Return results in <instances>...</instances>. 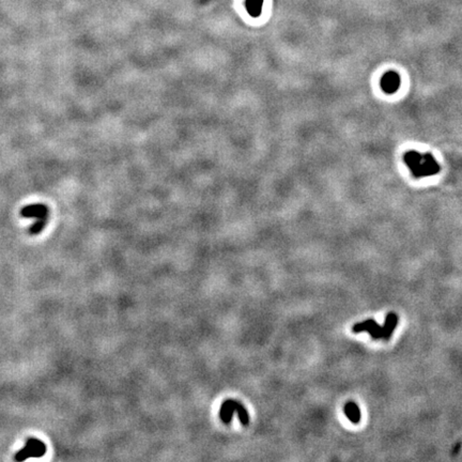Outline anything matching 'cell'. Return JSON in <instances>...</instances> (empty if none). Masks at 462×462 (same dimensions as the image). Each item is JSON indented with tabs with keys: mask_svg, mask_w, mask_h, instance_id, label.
I'll return each mask as SVG.
<instances>
[{
	"mask_svg": "<svg viewBox=\"0 0 462 462\" xmlns=\"http://www.w3.org/2000/svg\"><path fill=\"white\" fill-rule=\"evenodd\" d=\"M263 5V0H246V9L248 13L257 17L261 13V9Z\"/></svg>",
	"mask_w": 462,
	"mask_h": 462,
	"instance_id": "cell-10",
	"label": "cell"
},
{
	"mask_svg": "<svg viewBox=\"0 0 462 462\" xmlns=\"http://www.w3.org/2000/svg\"><path fill=\"white\" fill-rule=\"evenodd\" d=\"M381 88L382 90L388 93V94H393L395 92H397L400 87V76L398 73L394 72V71H389L385 73L380 82Z\"/></svg>",
	"mask_w": 462,
	"mask_h": 462,
	"instance_id": "cell-4",
	"label": "cell"
},
{
	"mask_svg": "<svg viewBox=\"0 0 462 462\" xmlns=\"http://www.w3.org/2000/svg\"><path fill=\"white\" fill-rule=\"evenodd\" d=\"M45 452H46V445L44 444V443L41 442L40 440L30 438L27 440L25 447L17 452L14 459L16 461H23L30 457L40 458L45 455Z\"/></svg>",
	"mask_w": 462,
	"mask_h": 462,
	"instance_id": "cell-2",
	"label": "cell"
},
{
	"mask_svg": "<svg viewBox=\"0 0 462 462\" xmlns=\"http://www.w3.org/2000/svg\"><path fill=\"white\" fill-rule=\"evenodd\" d=\"M397 324H398V316H397V314H395V313L388 314L387 318H385L384 324L382 326L383 339L384 340H389L391 338L395 329L397 327Z\"/></svg>",
	"mask_w": 462,
	"mask_h": 462,
	"instance_id": "cell-6",
	"label": "cell"
},
{
	"mask_svg": "<svg viewBox=\"0 0 462 462\" xmlns=\"http://www.w3.org/2000/svg\"><path fill=\"white\" fill-rule=\"evenodd\" d=\"M46 224H47V217L37 218V220L31 226L30 230H29V233H30V235H32V236L38 235L45 228Z\"/></svg>",
	"mask_w": 462,
	"mask_h": 462,
	"instance_id": "cell-11",
	"label": "cell"
},
{
	"mask_svg": "<svg viewBox=\"0 0 462 462\" xmlns=\"http://www.w3.org/2000/svg\"><path fill=\"white\" fill-rule=\"evenodd\" d=\"M48 208L42 204L29 205L22 209L21 215L25 218H44L48 216Z\"/></svg>",
	"mask_w": 462,
	"mask_h": 462,
	"instance_id": "cell-5",
	"label": "cell"
},
{
	"mask_svg": "<svg viewBox=\"0 0 462 462\" xmlns=\"http://www.w3.org/2000/svg\"><path fill=\"white\" fill-rule=\"evenodd\" d=\"M345 416L348 417V419L353 422V423H359L362 418V414L361 410L359 408L358 404H356L354 401H348L344 404L343 408Z\"/></svg>",
	"mask_w": 462,
	"mask_h": 462,
	"instance_id": "cell-8",
	"label": "cell"
},
{
	"mask_svg": "<svg viewBox=\"0 0 462 462\" xmlns=\"http://www.w3.org/2000/svg\"><path fill=\"white\" fill-rule=\"evenodd\" d=\"M233 403H234L236 413L238 414V417H239L240 422L242 423L243 426H247L248 423H249V420H250L248 411L245 409V407L243 406L242 403H241L238 400H236V399H233Z\"/></svg>",
	"mask_w": 462,
	"mask_h": 462,
	"instance_id": "cell-9",
	"label": "cell"
},
{
	"mask_svg": "<svg viewBox=\"0 0 462 462\" xmlns=\"http://www.w3.org/2000/svg\"><path fill=\"white\" fill-rule=\"evenodd\" d=\"M352 332L353 333H362V332H367L371 338L377 340V339H383V330L382 326L378 324V322L373 320V319H367L362 322L355 323L352 326Z\"/></svg>",
	"mask_w": 462,
	"mask_h": 462,
	"instance_id": "cell-3",
	"label": "cell"
},
{
	"mask_svg": "<svg viewBox=\"0 0 462 462\" xmlns=\"http://www.w3.org/2000/svg\"><path fill=\"white\" fill-rule=\"evenodd\" d=\"M235 413H236V410L234 407L233 399H226L223 403H221V406L219 408V417H220L221 421L226 423V425H228V423H230L231 420H233Z\"/></svg>",
	"mask_w": 462,
	"mask_h": 462,
	"instance_id": "cell-7",
	"label": "cell"
},
{
	"mask_svg": "<svg viewBox=\"0 0 462 462\" xmlns=\"http://www.w3.org/2000/svg\"><path fill=\"white\" fill-rule=\"evenodd\" d=\"M404 163L415 178L435 176L440 172V165L431 153L420 154L417 151H408L403 157Z\"/></svg>",
	"mask_w": 462,
	"mask_h": 462,
	"instance_id": "cell-1",
	"label": "cell"
}]
</instances>
